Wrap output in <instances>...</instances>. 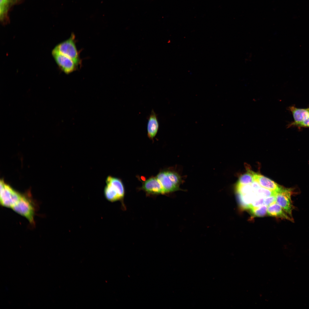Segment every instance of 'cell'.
I'll return each instance as SVG.
<instances>
[{
    "instance_id": "6",
    "label": "cell",
    "mask_w": 309,
    "mask_h": 309,
    "mask_svg": "<svg viewBox=\"0 0 309 309\" xmlns=\"http://www.w3.org/2000/svg\"><path fill=\"white\" fill-rule=\"evenodd\" d=\"M53 56L58 66L65 73L69 74L76 70L78 66L68 57L53 49Z\"/></svg>"
},
{
    "instance_id": "16",
    "label": "cell",
    "mask_w": 309,
    "mask_h": 309,
    "mask_svg": "<svg viewBox=\"0 0 309 309\" xmlns=\"http://www.w3.org/2000/svg\"><path fill=\"white\" fill-rule=\"evenodd\" d=\"M236 190L238 194L243 195L253 192V189L251 184L241 185L237 183Z\"/></svg>"
},
{
    "instance_id": "8",
    "label": "cell",
    "mask_w": 309,
    "mask_h": 309,
    "mask_svg": "<svg viewBox=\"0 0 309 309\" xmlns=\"http://www.w3.org/2000/svg\"><path fill=\"white\" fill-rule=\"evenodd\" d=\"M23 0H0V19L3 24H6L9 21V13L11 8L20 3Z\"/></svg>"
},
{
    "instance_id": "1",
    "label": "cell",
    "mask_w": 309,
    "mask_h": 309,
    "mask_svg": "<svg viewBox=\"0 0 309 309\" xmlns=\"http://www.w3.org/2000/svg\"><path fill=\"white\" fill-rule=\"evenodd\" d=\"M106 185L104 189L106 199L111 202L120 201L122 202L124 195V190L120 179L109 176L106 180Z\"/></svg>"
},
{
    "instance_id": "18",
    "label": "cell",
    "mask_w": 309,
    "mask_h": 309,
    "mask_svg": "<svg viewBox=\"0 0 309 309\" xmlns=\"http://www.w3.org/2000/svg\"><path fill=\"white\" fill-rule=\"evenodd\" d=\"M264 198L263 197H259L256 199L249 205L248 209L265 205Z\"/></svg>"
},
{
    "instance_id": "17",
    "label": "cell",
    "mask_w": 309,
    "mask_h": 309,
    "mask_svg": "<svg viewBox=\"0 0 309 309\" xmlns=\"http://www.w3.org/2000/svg\"><path fill=\"white\" fill-rule=\"evenodd\" d=\"M253 191L258 196L264 198L272 196H276V193L274 192L261 187L256 190H253Z\"/></svg>"
},
{
    "instance_id": "11",
    "label": "cell",
    "mask_w": 309,
    "mask_h": 309,
    "mask_svg": "<svg viewBox=\"0 0 309 309\" xmlns=\"http://www.w3.org/2000/svg\"><path fill=\"white\" fill-rule=\"evenodd\" d=\"M156 177L162 185L165 193L181 190L180 187L175 185L169 178L166 171L160 172Z\"/></svg>"
},
{
    "instance_id": "10",
    "label": "cell",
    "mask_w": 309,
    "mask_h": 309,
    "mask_svg": "<svg viewBox=\"0 0 309 309\" xmlns=\"http://www.w3.org/2000/svg\"><path fill=\"white\" fill-rule=\"evenodd\" d=\"M157 115L152 109L147 118V135L148 138L152 140L156 135L159 128Z\"/></svg>"
},
{
    "instance_id": "9",
    "label": "cell",
    "mask_w": 309,
    "mask_h": 309,
    "mask_svg": "<svg viewBox=\"0 0 309 309\" xmlns=\"http://www.w3.org/2000/svg\"><path fill=\"white\" fill-rule=\"evenodd\" d=\"M142 189L148 194H165L163 187L157 177L151 178L145 181Z\"/></svg>"
},
{
    "instance_id": "3",
    "label": "cell",
    "mask_w": 309,
    "mask_h": 309,
    "mask_svg": "<svg viewBox=\"0 0 309 309\" xmlns=\"http://www.w3.org/2000/svg\"><path fill=\"white\" fill-rule=\"evenodd\" d=\"M54 49L71 58L78 66L81 64V60L76 45L74 34H72L68 39L58 44Z\"/></svg>"
},
{
    "instance_id": "19",
    "label": "cell",
    "mask_w": 309,
    "mask_h": 309,
    "mask_svg": "<svg viewBox=\"0 0 309 309\" xmlns=\"http://www.w3.org/2000/svg\"><path fill=\"white\" fill-rule=\"evenodd\" d=\"M296 126L302 127H309V116L308 118L304 121L299 122H293L289 124L288 127Z\"/></svg>"
},
{
    "instance_id": "4",
    "label": "cell",
    "mask_w": 309,
    "mask_h": 309,
    "mask_svg": "<svg viewBox=\"0 0 309 309\" xmlns=\"http://www.w3.org/2000/svg\"><path fill=\"white\" fill-rule=\"evenodd\" d=\"M22 195L3 181H1L0 204L2 206L12 209L19 200Z\"/></svg>"
},
{
    "instance_id": "15",
    "label": "cell",
    "mask_w": 309,
    "mask_h": 309,
    "mask_svg": "<svg viewBox=\"0 0 309 309\" xmlns=\"http://www.w3.org/2000/svg\"><path fill=\"white\" fill-rule=\"evenodd\" d=\"M268 206L265 205L249 209L252 215L254 217H263L267 214Z\"/></svg>"
},
{
    "instance_id": "14",
    "label": "cell",
    "mask_w": 309,
    "mask_h": 309,
    "mask_svg": "<svg viewBox=\"0 0 309 309\" xmlns=\"http://www.w3.org/2000/svg\"><path fill=\"white\" fill-rule=\"evenodd\" d=\"M247 172L240 177L237 184L241 185L250 184L254 181L253 175L249 168L247 167Z\"/></svg>"
},
{
    "instance_id": "13",
    "label": "cell",
    "mask_w": 309,
    "mask_h": 309,
    "mask_svg": "<svg viewBox=\"0 0 309 309\" xmlns=\"http://www.w3.org/2000/svg\"><path fill=\"white\" fill-rule=\"evenodd\" d=\"M294 118V122H301L307 119L309 116V110L308 109L298 108L294 106L289 107Z\"/></svg>"
},
{
    "instance_id": "21",
    "label": "cell",
    "mask_w": 309,
    "mask_h": 309,
    "mask_svg": "<svg viewBox=\"0 0 309 309\" xmlns=\"http://www.w3.org/2000/svg\"><path fill=\"white\" fill-rule=\"evenodd\" d=\"M308 109L309 110V108H308Z\"/></svg>"
},
{
    "instance_id": "20",
    "label": "cell",
    "mask_w": 309,
    "mask_h": 309,
    "mask_svg": "<svg viewBox=\"0 0 309 309\" xmlns=\"http://www.w3.org/2000/svg\"><path fill=\"white\" fill-rule=\"evenodd\" d=\"M276 202V196H272L264 198V205L268 206Z\"/></svg>"
},
{
    "instance_id": "2",
    "label": "cell",
    "mask_w": 309,
    "mask_h": 309,
    "mask_svg": "<svg viewBox=\"0 0 309 309\" xmlns=\"http://www.w3.org/2000/svg\"><path fill=\"white\" fill-rule=\"evenodd\" d=\"M36 206L35 202L30 196L22 195L19 200L12 209L26 218L31 224L34 225Z\"/></svg>"
},
{
    "instance_id": "12",
    "label": "cell",
    "mask_w": 309,
    "mask_h": 309,
    "mask_svg": "<svg viewBox=\"0 0 309 309\" xmlns=\"http://www.w3.org/2000/svg\"><path fill=\"white\" fill-rule=\"evenodd\" d=\"M267 215L270 216L280 218L294 222L291 217L276 202L269 206L267 209Z\"/></svg>"
},
{
    "instance_id": "7",
    "label": "cell",
    "mask_w": 309,
    "mask_h": 309,
    "mask_svg": "<svg viewBox=\"0 0 309 309\" xmlns=\"http://www.w3.org/2000/svg\"><path fill=\"white\" fill-rule=\"evenodd\" d=\"M253 175L254 181L258 182L262 187L274 192H279L283 187L270 179L260 174L254 172L249 169Z\"/></svg>"
},
{
    "instance_id": "5",
    "label": "cell",
    "mask_w": 309,
    "mask_h": 309,
    "mask_svg": "<svg viewBox=\"0 0 309 309\" xmlns=\"http://www.w3.org/2000/svg\"><path fill=\"white\" fill-rule=\"evenodd\" d=\"M294 193L293 188L283 187L276 195V202L292 218V213L294 206L291 197Z\"/></svg>"
}]
</instances>
